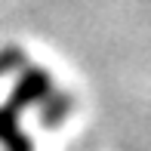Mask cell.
Segmentation results:
<instances>
[{
    "instance_id": "obj_2",
    "label": "cell",
    "mask_w": 151,
    "mask_h": 151,
    "mask_svg": "<svg viewBox=\"0 0 151 151\" xmlns=\"http://www.w3.org/2000/svg\"><path fill=\"white\" fill-rule=\"evenodd\" d=\"M19 62H22V52H19V50H3V52H0V74H3L6 68L19 65Z\"/></svg>"
},
{
    "instance_id": "obj_1",
    "label": "cell",
    "mask_w": 151,
    "mask_h": 151,
    "mask_svg": "<svg viewBox=\"0 0 151 151\" xmlns=\"http://www.w3.org/2000/svg\"><path fill=\"white\" fill-rule=\"evenodd\" d=\"M46 93H50V77H46V71L31 68V71L22 74L19 86L9 96V102L0 108V142H3L6 151H34L31 139L19 129V114H22L31 102L43 99Z\"/></svg>"
}]
</instances>
